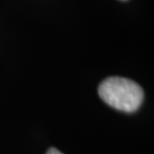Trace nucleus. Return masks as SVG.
I'll list each match as a JSON object with an SVG mask.
<instances>
[{"mask_svg":"<svg viewBox=\"0 0 154 154\" xmlns=\"http://www.w3.org/2000/svg\"><path fill=\"white\" fill-rule=\"evenodd\" d=\"M100 98L109 106L124 112H134L143 101V90L136 82L122 77H109L99 85Z\"/></svg>","mask_w":154,"mask_h":154,"instance_id":"f257e3e1","label":"nucleus"},{"mask_svg":"<svg viewBox=\"0 0 154 154\" xmlns=\"http://www.w3.org/2000/svg\"><path fill=\"white\" fill-rule=\"evenodd\" d=\"M46 154H63V153L60 152L59 150H57L56 148H53V147H52V148H50L48 150Z\"/></svg>","mask_w":154,"mask_h":154,"instance_id":"f03ea898","label":"nucleus"}]
</instances>
